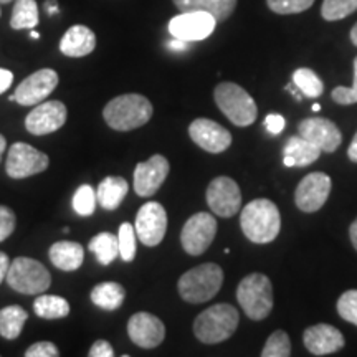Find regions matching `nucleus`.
<instances>
[{"instance_id": "nucleus-1", "label": "nucleus", "mask_w": 357, "mask_h": 357, "mask_svg": "<svg viewBox=\"0 0 357 357\" xmlns=\"http://www.w3.org/2000/svg\"><path fill=\"white\" fill-rule=\"evenodd\" d=\"M240 225L250 242L258 245L273 242L281 229L278 207L268 199L252 200L243 207Z\"/></svg>"}, {"instance_id": "nucleus-2", "label": "nucleus", "mask_w": 357, "mask_h": 357, "mask_svg": "<svg viewBox=\"0 0 357 357\" xmlns=\"http://www.w3.org/2000/svg\"><path fill=\"white\" fill-rule=\"evenodd\" d=\"M153 113V105L146 96L129 93L113 98L102 109V118L116 131H131L149 123Z\"/></svg>"}, {"instance_id": "nucleus-3", "label": "nucleus", "mask_w": 357, "mask_h": 357, "mask_svg": "<svg viewBox=\"0 0 357 357\" xmlns=\"http://www.w3.org/2000/svg\"><path fill=\"white\" fill-rule=\"evenodd\" d=\"M240 323L236 307L218 303L200 312L194 321V334L204 344H218L234 336Z\"/></svg>"}, {"instance_id": "nucleus-4", "label": "nucleus", "mask_w": 357, "mask_h": 357, "mask_svg": "<svg viewBox=\"0 0 357 357\" xmlns=\"http://www.w3.org/2000/svg\"><path fill=\"white\" fill-rule=\"evenodd\" d=\"M223 283V270L217 263H204L185 271L178 280V294L192 305L212 300L220 291Z\"/></svg>"}, {"instance_id": "nucleus-5", "label": "nucleus", "mask_w": 357, "mask_h": 357, "mask_svg": "<svg viewBox=\"0 0 357 357\" xmlns=\"http://www.w3.org/2000/svg\"><path fill=\"white\" fill-rule=\"evenodd\" d=\"M236 300L245 314L253 321H261L273 310V287L266 275L252 273L240 281Z\"/></svg>"}, {"instance_id": "nucleus-6", "label": "nucleus", "mask_w": 357, "mask_h": 357, "mask_svg": "<svg viewBox=\"0 0 357 357\" xmlns=\"http://www.w3.org/2000/svg\"><path fill=\"white\" fill-rule=\"evenodd\" d=\"M218 109L230 119L235 126L247 128L257 121L255 100L236 83H220L213 91Z\"/></svg>"}, {"instance_id": "nucleus-7", "label": "nucleus", "mask_w": 357, "mask_h": 357, "mask_svg": "<svg viewBox=\"0 0 357 357\" xmlns=\"http://www.w3.org/2000/svg\"><path fill=\"white\" fill-rule=\"evenodd\" d=\"M7 283L12 289L22 294H42L50 288V271L33 258L19 257L12 261L7 273Z\"/></svg>"}, {"instance_id": "nucleus-8", "label": "nucleus", "mask_w": 357, "mask_h": 357, "mask_svg": "<svg viewBox=\"0 0 357 357\" xmlns=\"http://www.w3.org/2000/svg\"><path fill=\"white\" fill-rule=\"evenodd\" d=\"M217 234V220L211 213L199 212L185 222L181 231L182 248L192 257L202 255L211 247Z\"/></svg>"}, {"instance_id": "nucleus-9", "label": "nucleus", "mask_w": 357, "mask_h": 357, "mask_svg": "<svg viewBox=\"0 0 357 357\" xmlns=\"http://www.w3.org/2000/svg\"><path fill=\"white\" fill-rule=\"evenodd\" d=\"M50 159L26 142H15L8 149L6 171L12 178H25L47 171Z\"/></svg>"}, {"instance_id": "nucleus-10", "label": "nucleus", "mask_w": 357, "mask_h": 357, "mask_svg": "<svg viewBox=\"0 0 357 357\" xmlns=\"http://www.w3.org/2000/svg\"><path fill=\"white\" fill-rule=\"evenodd\" d=\"M58 73L52 68H43L35 71V73L26 77L19 86H17L15 93L8 98L10 101H17L22 106H35L55 91L58 86Z\"/></svg>"}, {"instance_id": "nucleus-11", "label": "nucleus", "mask_w": 357, "mask_h": 357, "mask_svg": "<svg viewBox=\"0 0 357 357\" xmlns=\"http://www.w3.org/2000/svg\"><path fill=\"white\" fill-rule=\"evenodd\" d=\"M207 204L218 217L230 218L242 207V192L234 178L220 176L207 187Z\"/></svg>"}, {"instance_id": "nucleus-12", "label": "nucleus", "mask_w": 357, "mask_h": 357, "mask_svg": "<svg viewBox=\"0 0 357 357\" xmlns=\"http://www.w3.org/2000/svg\"><path fill=\"white\" fill-rule=\"evenodd\" d=\"M215 25V17L207 12H181L169 22V32L184 42H200L211 37Z\"/></svg>"}, {"instance_id": "nucleus-13", "label": "nucleus", "mask_w": 357, "mask_h": 357, "mask_svg": "<svg viewBox=\"0 0 357 357\" xmlns=\"http://www.w3.org/2000/svg\"><path fill=\"white\" fill-rule=\"evenodd\" d=\"M136 236L146 247H155L164 240L167 231V212L159 202L142 205L136 215Z\"/></svg>"}, {"instance_id": "nucleus-14", "label": "nucleus", "mask_w": 357, "mask_h": 357, "mask_svg": "<svg viewBox=\"0 0 357 357\" xmlns=\"http://www.w3.org/2000/svg\"><path fill=\"white\" fill-rule=\"evenodd\" d=\"M331 177L324 172H312L303 178L294 192V202L306 213L318 212L331 194Z\"/></svg>"}, {"instance_id": "nucleus-15", "label": "nucleus", "mask_w": 357, "mask_h": 357, "mask_svg": "<svg viewBox=\"0 0 357 357\" xmlns=\"http://www.w3.org/2000/svg\"><path fill=\"white\" fill-rule=\"evenodd\" d=\"M66 116V106L61 101L38 102L26 116L25 128L33 136H47L65 126Z\"/></svg>"}, {"instance_id": "nucleus-16", "label": "nucleus", "mask_w": 357, "mask_h": 357, "mask_svg": "<svg viewBox=\"0 0 357 357\" xmlns=\"http://www.w3.org/2000/svg\"><path fill=\"white\" fill-rule=\"evenodd\" d=\"M169 160L155 154L146 162H139L134 169V192L139 197H151L160 189L169 174Z\"/></svg>"}, {"instance_id": "nucleus-17", "label": "nucleus", "mask_w": 357, "mask_h": 357, "mask_svg": "<svg viewBox=\"0 0 357 357\" xmlns=\"http://www.w3.org/2000/svg\"><path fill=\"white\" fill-rule=\"evenodd\" d=\"M128 334L136 346L142 347V349H153L166 337V326L158 316L141 311L132 314L129 319Z\"/></svg>"}, {"instance_id": "nucleus-18", "label": "nucleus", "mask_w": 357, "mask_h": 357, "mask_svg": "<svg viewBox=\"0 0 357 357\" xmlns=\"http://www.w3.org/2000/svg\"><path fill=\"white\" fill-rule=\"evenodd\" d=\"M298 132L301 137L318 146L323 153H334L342 142L341 129L333 121L319 116L303 119L298 126Z\"/></svg>"}, {"instance_id": "nucleus-19", "label": "nucleus", "mask_w": 357, "mask_h": 357, "mask_svg": "<svg viewBox=\"0 0 357 357\" xmlns=\"http://www.w3.org/2000/svg\"><path fill=\"white\" fill-rule=\"evenodd\" d=\"M189 134L195 144L212 154H220L231 146V134L212 119L199 118L192 121Z\"/></svg>"}, {"instance_id": "nucleus-20", "label": "nucleus", "mask_w": 357, "mask_h": 357, "mask_svg": "<svg viewBox=\"0 0 357 357\" xmlns=\"http://www.w3.org/2000/svg\"><path fill=\"white\" fill-rule=\"evenodd\" d=\"M303 342L312 356H328L344 347V336L331 324H314L303 334Z\"/></svg>"}, {"instance_id": "nucleus-21", "label": "nucleus", "mask_w": 357, "mask_h": 357, "mask_svg": "<svg viewBox=\"0 0 357 357\" xmlns=\"http://www.w3.org/2000/svg\"><path fill=\"white\" fill-rule=\"evenodd\" d=\"M96 35L84 25H73L66 30L60 42V52L65 56L82 58L95 50Z\"/></svg>"}, {"instance_id": "nucleus-22", "label": "nucleus", "mask_w": 357, "mask_h": 357, "mask_svg": "<svg viewBox=\"0 0 357 357\" xmlns=\"http://www.w3.org/2000/svg\"><path fill=\"white\" fill-rule=\"evenodd\" d=\"M48 255H50L52 263L58 268V270L75 271L83 265L84 250L82 245L77 242L63 240V242L53 243Z\"/></svg>"}, {"instance_id": "nucleus-23", "label": "nucleus", "mask_w": 357, "mask_h": 357, "mask_svg": "<svg viewBox=\"0 0 357 357\" xmlns=\"http://www.w3.org/2000/svg\"><path fill=\"white\" fill-rule=\"evenodd\" d=\"M181 12H207L217 22L227 20L234 13L236 0H172Z\"/></svg>"}, {"instance_id": "nucleus-24", "label": "nucleus", "mask_w": 357, "mask_h": 357, "mask_svg": "<svg viewBox=\"0 0 357 357\" xmlns=\"http://www.w3.org/2000/svg\"><path fill=\"white\" fill-rule=\"evenodd\" d=\"M129 184L123 177H106L96 190V199L102 208L116 211L128 195Z\"/></svg>"}, {"instance_id": "nucleus-25", "label": "nucleus", "mask_w": 357, "mask_h": 357, "mask_svg": "<svg viewBox=\"0 0 357 357\" xmlns=\"http://www.w3.org/2000/svg\"><path fill=\"white\" fill-rule=\"evenodd\" d=\"M283 155H289L294 160V167H306L319 159L321 149L305 137L291 136L284 142Z\"/></svg>"}, {"instance_id": "nucleus-26", "label": "nucleus", "mask_w": 357, "mask_h": 357, "mask_svg": "<svg viewBox=\"0 0 357 357\" xmlns=\"http://www.w3.org/2000/svg\"><path fill=\"white\" fill-rule=\"evenodd\" d=\"M93 305L105 311H116L121 307L124 298H126V289H124L119 283H113V281H106V283L96 284L91 289Z\"/></svg>"}, {"instance_id": "nucleus-27", "label": "nucleus", "mask_w": 357, "mask_h": 357, "mask_svg": "<svg viewBox=\"0 0 357 357\" xmlns=\"http://www.w3.org/2000/svg\"><path fill=\"white\" fill-rule=\"evenodd\" d=\"M29 319V314L19 305L6 306L0 310V336L6 339H17Z\"/></svg>"}, {"instance_id": "nucleus-28", "label": "nucleus", "mask_w": 357, "mask_h": 357, "mask_svg": "<svg viewBox=\"0 0 357 357\" xmlns=\"http://www.w3.org/2000/svg\"><path fill=\"white\" fill-rule=\"evenodd\" d=\"M35 314L43 319H61L70 314V305L65 298L56 294H38L33 303Z\"/></svg>"}, {"instance_id": "nucleus-29", "label": "nucleus", "mask_w": 357, "mask_h": 357, "mask_svg": "<svg viewBox=\"0 0 357 357\" xmlns=\"http://www.w3.org/2000/svg\"><path fill=\"white\" fill-rule=\"evenodd\" d=\"M38 22V3L35 0H15L10 19V26L13 30H33Z\"/></svg>"}, {"instance_id": "nucleus-30", "label": "nucleus", "mask_w": 357, "mask_h": 357, "mask_svg": "<svg viewBox=\"0 0 357 357\" xmlns=\"http://www.w3.org/2000/svg\"><path fill=\"white\" fill-rule=\"evenodd\" d=\"M89 252H93L101 265H109L116 257L119 255L118 236L109 234V231H101L89 240Z\"/></svg>"}, {"instance_id": "nucleus-31", "label": "nucleus", "mask_w": 357, "mask_h": 357, "mask_svg": "<svg viewBox=\"0 0 357 357\" xmlns=\"http://www.w3.org/2000/svg\"><path fill=\"white\" fill-rule=\"evenodd\" d=\"M294 86L307 98H319L324 91V84L314 71L310 68H298L293 73Z\"/></svg>"}, {"instance_id": "nucleus-32", "label": "nucleus", "mask_w": 357, "mask_h": 357, "mask_svg": "<svg viewBox=\"0 0 357 357\" xmlns=\"http://www.w3.org/2000/svg\"><path fill=\"white\" fill-rule=\"evenodd\" d=\"M357 10V0H324L321 15L324 20L336 22L349 17Z\"/></svg>"}, {"instance_id": "nucleus-33", "label": "nucleus", "mask_w": 357, "mask_h": 357, "mask_svg": "<svg viewBox=\"0 0 357 357\" xmlns=\"http://www.w3.org/2000/svg\"><path fill=\"white\" fill-rule=\"evenodd\" d=\"M96 190L88 184L78 187V190L73 195V208L82 217L93 215L96 208Z\"/></svg>"}, {"instance_id": "nucleus-34", "label": "nucleus", "mask_w": 357, "mask_h": 357, "mask_svg": "<svg viewBox=\"0 0 357 357\" xmlns=\"http://www.w3.org/2000/svg\"><path fill=\"white\" fill-rule=\"evenodd\" d=\"M263 357H288L291 356V342L284 331H275L268 337L265 347L261 351Z\"/></svg>"}, {"instance_id": "nucleus-35", "label": "nucleus", "mask_w": 357, "mask_h": 357, "mask_svg": "<svg viewBox=\"0 0 357 357\" xmlns=\"http://www.w3.org/2000/svg\"><path fill=\"white\" fill-rule=\"evenodd\" d=\"M118 243L119 257H121L124 261H132L134 257H136V230H134L131 223H121L118 234Z\"/></svg>"}, {"instance_id": "nucleus-36", "label": "nucleus", "mask_w": 357, "mask_h": 357, "mask_svg": "<svg viewBox=\"0 0 357 357\" xmlns=\"http://www.w3.org/2000/svg\"><path fill=\"white\" fill-rule=\"evenodd\" d=\"M270 10L280 15H291V13H300L310 8L314 0H266Z\"/></svg>"}, {"instance_id": "nucleus-37", "label": "nucleus", "mask_w": 357, "mask_h": 357, "mask_svg": "<svg viewBox=\"0 0 357 357\" xmlns=\"http://www.w3.org/2000/svg\"><path fill=\"white\" fill-rule=\"evenodd\" d=\"M337 312L347 323L357 326V289L342 293L337 300Z\"/></svg>"}, {"instance_id": "nucleus-38", "label": "nucleus", "mask_w": 357, "mask_h": 357, "mask_svg": "<svg viewBox=\"0 0 357 357\" xmlns=\"http://www.w3.org/2000/svg\"><path fill=\"white\" fill-rule=\"evenodd\" d=\"M331 98L337 105H354L357 102V56L354 58V83L351 88L337 86L333 89Z\"/></svg>"}, {"instance_id": "nucleus-39", "label": "nucleus", "mask_w": 357, "mask_h": 357, "mask_svg": "<svg viewBox=\"0 0 357 357\" xmlns=\"http://www.w3.org/2000/svg\"><path fill=\"white\" fill-rule=\"evenodd\" d=\"M15 230V213L6 205H0V242L7 240Z\"/></svg>"}, {"instance_id": "nucleus-40", "label": "nucleus", "mask_w": 357, "mask_h": 357, "mask_svg": "<svg viewBox=\"0 0 357 357\" xmlns=\"http://www.w3.org/2000/svg\"><path fill=\"white\" fill-rule=\"evenodd\" d=\"M60 351L53 342L48 341H40L35 342L25 351V357H58Z\"/></svg>"}, {"instance_id": "nucleus-41", "label": "nucleus", "mask_w": 357, "mask_h": 357, "mask_svg": "<svg viewBox=\"0 0 357 357\" xmlns=\"http://www.w3.org/2000/svg\"><path fill=\"white\" fill-rule=\"evenodd\" d=\"M88 354L89 357H113L114 349L108 341H105V339H98L95 344L91 346V349H89Z\"/></svg>"}, {"instance_id": "nucleus-42", "label": "nucleus", "mask_w": 357, "mask_h": 357, "mask_svg": "<svg viewBox=\"0 0 357 357\" xmlns=\"http://www.w3.org/2000/svg\"><path fill=\"white\" fill-rule=\"evenodd\" d=\"M265 126L266 131L273 136H278V134L284 129V118L280 114H268L265 118Z\"/></svg>"}, {"instance_id": "nucleus-43", "label": "nucleus", "mask_w": 357, "mask_h": 357, "mask_svg": "<svg viewBox=\"0 0 357 357\" xmlns=\"http://www.w3.org/2000/svg\"><path fill=\"white\" fill-rule=\"evenodd\" d=\"M12 82H13L12 71L6 70V68H0V95H2V93H6L7 89L12 86Z\"/></svg>"}, {"instance_id": "nucleus-44", "label": "nucleus", "mask_w": 357, "mask_h": 357, "mask_svg": "<svg viewBox=\"0 0 357 357\" xmlns=\"http://www.w3.org/2000/svg\"><path fill=\"white\" fill-rule=\"evenodd\" d=\"M8 268H10V260H8L6 253L0 252V284H2V281L7 278Z\"/></svg>"}, {"instance_id": "nucleus-45", "label": "nucleus", "mask_w": 357, "mask_h": 357, "mask_svg": "<svg viewBox=\"0 0 357 357\" xmlns=\"http://www.w3.org/2000/svg\"><path fill=\"white\" fill-rule=\"evenodd\" d=\"M347 155H349V159L352 160V162H357V132H356V136L352 137L349 149H347Z\"/></svg>"}, {"instance_id": "nucleus-46", "label": "nucleus", "mask_w": 357, "mask_h": 357, "mask_svg": "<svg viewBox=\"0 0 357 357\" xmlns=\"http://www.w3.org/2000/svg\"><path fill=\"white\" fill-rule=\"evenodd\" d=\"M349 236H351V242H352V247L357 250V218L354 222L351 223L349 227Z\"/></svg>"}, {"instance_id": "nucleus-47", "label": "nucleus", "mask_w": 357, "mask_h": 357, "mask_svg": "<svg viewBox=\"0 0 357 357\" xmlns=\"http://www.w3.org/2000/svg\"><path fill=\"white\" fill-rule=\"evenodd\" d=\"M187 43H189V42H184V40H178V38H176V40H174V42L169 43V47H171L172 50L182 52V50H185V48H187Z\"/></svg>"}, {"instance_id": "nucleus-48", "label": "nucleus", "mask_w": 357, "mask_h": 357, "mask_svg": "<svg viewBox=\"0 0 357 357\" xmlns=\"http://www.w3.org/2000/svg\"><path fill=\"white\" fill-rule=\"evenodd\" d=\"M6 149H7V139H6V136H2V134H0V159H2V154L6 153Z\"/></svg>"}, {"instance_id": "nucleus-49", "label": "nucleus", "mask_w": 357, "mask_h": 357, "mask_svg": "<svg viewBox=\"0 0 357 357\" xmlns=\"http://www.w3.org/2000/svg\"><path fill=\"white\" fill-rule=\"evenodd\" d=\"M351 42L357 47V24L352 26V30H351Z\"/></svg>"}, {"instance_id": "nucleus-50", "label": "nucleus", "mask_w": 357, "mask_h": 357, "mask_svg": "<svg viewBox=\"0 0 357 357\" xmlns=\"http://www.w3.org/2000/svg\"><path fill=\"white\" fill-rule=\"evenodd\" d=\"M283 164L287 167H294V160L289 155H283Z\"/></svg>"}, {"instance_id": "nucleus-51", "label": "nucleus", "mask_w": 357, "mask_h": 357, "mask_svg": "<svg viewBox=\"0 0 357 357\" xmlns=\"http://www.w3.org/2000/svg\"><path fill=\"white\" fill-rule=\"evenodd\" d=\"M30 37H32V38H40V33L38 32H33V30H32V32H30Z\"/></svg>"}, {"instance_id": "nucleus-52", "label": "nucleus", "mask_w": 357, "mask_h": 357, "mask_svg": "<svg viewBox=\"0 0 357 357\" xmlns=\"http://www.w3.org/2000/svg\"><path fill=\"white\" fill-rule=\"evenodd\" d=\"M319 109H321V106L318 105V102H316V105H312V111H316V113H318Z\"/></svg>"}, {"instance_id": "nucleus-53", "label": "nucleus", "mask_w": 357, "mask_h": 357, "mask_svg": "<svg viewBox=\"0 0 357 357\" xmlns=\"http://www.w3.org/2000/svg\"><path fill=\"white\" fill-rule=\"evenodd\" d=\"M13 0H0V6H6V3H12Z\"/></svg>"}, {"instance_id": "nucleus-54", "label": "nucleus", "mask_w": 357, "mask_h": 357, "mask_svg": "<svg viewBox=\"0 0 357 357\" xmlns=\"http://www.w3.org/2000/svg\"><path fill=\"white\" fill-rule=\"evenodd\" d=\"M0 15H2V10H0Z\"/></svg>"}]
</instances>
